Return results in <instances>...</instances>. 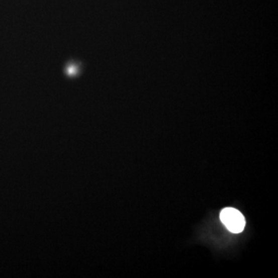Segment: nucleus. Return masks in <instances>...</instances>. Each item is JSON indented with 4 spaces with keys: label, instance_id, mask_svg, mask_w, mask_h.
<instances>
[{
    "label": "nucleus",
    "instance_id": "obj_1",
    "mask_svg": "<svg viewBox=\"0 0 278 278\" xmlns=\"http://www.w3.org/2000/svg\"><path fill=\"white\" fill-rule=\"evenodd\" d=\"M220 220L229 231L233 233H241L244 230L246 221L239 210L232 207L223 209L220 214Z\"/></svg>",
    "mask_w": 278,
    "mask_h": 278
}]
</instances>
